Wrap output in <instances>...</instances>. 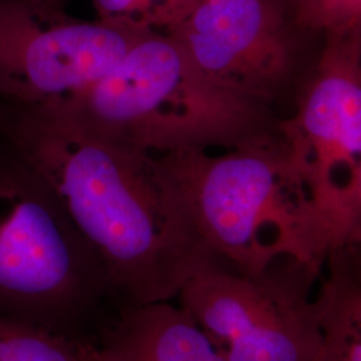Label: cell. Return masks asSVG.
Here are the masks:
<instances>
[{"label":"cell","instance_id":"6da1fadb","mask_svg":"<svg viewBox=\"0 0 361 361\" xmlns=\"http://www.w3.org/2000/svg\"><path fill=\"white\" fill-rule=\"evenodd\" d=\"M0 130L47 180L125 308L176 298L216 258L154 154L104 138L58 104H0Z\"/></svg>","mask_w":361,"mask_h":361},{"label":"cell","instance_id":"7a4b0ae2","mask_svg":"<svg viewBox=\"0 0 361 361\" xmlns=\"http://www.w3.org/2000/svg\"><path fill=\"white\" fill-rule=\"evenodd\" d=\"M154 155L221 262L249 276L280 261L323 271L335 235L277 128L228 147Z\"/></svg>","mask_w":361,"mask_h":361},{"label":"cell","instance_id":"3957f363","mask_svg":"<svg viewBox=\"0 0 361 361\" xmlns=\"http://www.w3.org/2000/svg\"><path fill=\"white\" fill-rule=\"evenodd\" d=\"M125 310L47 180L0 130V312L98 344Z\"/></svg>","mask_w":361,"mask_h":361},{"label":"cell","instance_id":"277c9868","mask_svg":"<svg viewBox=\"0 0 361 361\" xmlns=\"http://www.w3.org/2000/svg\"><path fill=\"white\" fill-rule=\"evenodd\" d=\"M107 140L149 154L228 147L279 116L205 77L168 34L145 32L107 74L58 104Z\"/></svg>","mask_w":361,"mask_h":361},{"label":"cell","instance_id":"5b68a950","mask_svg":"<svg viewBox=\"0 0 361 361\" xmlns=\"http://www.w3.org/2000/svg\"><path fill=\"white\" fill-rule=\"evenodd\" d=\"M322 273L280 261L249 276L216 258L176 298L228 361H324Z\"/></svg>","mask_w":361,"mask_h":361},{"label":"cell","instance_id":"8992f818","mask_svg":"<svg viewBox=\"0 0 361 361\" xmlns=\"http://www.w3.org/2000/svg\"><path fill=\"white\" fill-rule=\"evenodd\" d=\"M168 35L205 77L277 116L296 102L323 49L283 0H198Z\"/></svg>","mask_w":361,"mask_h":361},{"label":"cell","instance_id":"52a82bcc","mask_svg":"<svg viewBox=\"0 0 361 361\" xmlns=\"http://www.w3.org/2000/svg\"><path fill=\"white\" fill-rule=\"evenodd\" d=\"M145 32L80 20L44 0H0V104H67Z\"/></svg>","mask_w":361,"mask_h":361},{"label":"cell","instance_id":"ba28073f","mask_svg":"<svg viewBox=\"0 0 361 361\" xmlns=\"http://www.w3.org/2000/svg\"><path fill=\"white\" fill-rule=\"evenodd\" d=\"M277 133L338 247L361 168V44L324 42L292 111L279 118Z\"/></svg>","mask_w":361,"mask_h":361},{"label":"cell","instance_id":"9c48e42d","mask_svg":"<svg viewBox=\"0 0 361 361\" xmlns=\"http://www.w3.org/2000/svg\"><path fill=\"white\" fill-rule=\"evenodd\" d=\"M98 347L116 361H228L200 325L169 301L122 310Z\"/></svg>","mask_w":361,"mask_h":361},{"label":"cell","instance_id":"30bf717a","mask_svg":"<svg viewBox=\"0 0 361 361\" xmlns=\"http://www.w3.org/2000/svg\"><path fill=\"white\" fill-rule=\"evenodd\" d=\"M317 301L325 334L324 361H361V255L336 247L325 262Z\"/></svg>","mask_w":361,"mask_h":361},{"label":"cell","instance_id":"8fae6325","mask_svg":"<svg viewBox=\"0 0 361 361\" xmlns=\"http://www.w3.org/2000/svg\"><path fill=\"white\" fill-rule=\"evenodd\" d=\"M87 344L0 312V361H86Z\"/></svg>","mask_w":361,"mask_h":361},{"label":"cell","instance_id":"7c38bea8","mask_svg":"<svg viewBox=\"0 0 361 361\" xmlns=\"http://www.w3.org/2000/svg\"><path fill=\"white\" fill-rule=\"evenodd\" d=\"M298 26L324 42L361 44V0H288Z\"/></svg>","mask_w":361,"mask_h":361},{"label":"cell","instance_id":"4fadbf2b","mask_svg":"<svg viewBox=\"0 0 361 361\" xmlns=\"http://www.w3.org/2000/svg\"><path fill=\"white\" fill-rule=\"evenodd\" d=\"M98 19L135 31L168 34L186 18L171 0H92Z\"/></svg>","mask_w":361,"mask_h":361},{"label":"cell","instance_id":"5bb4252c","mask_svg":"<svg viewBox=\"0 0 361 361\" xmlns=\"http://www.w3.org/2000/svg\"><path fill=\"white\" fill-rule=\"evenodd\" d=\"M340 246H349L361 255V168L349 209L344 241Z\"/></svg>","mask_w":361,"mask_h":361},{"label":"cell","instance_id":"9a60e30c","mask_svg":"<svg viewBox=\"0 0 361 361\" xmlns=\"http://www.w3.org/2000/svg\"><path fill=\"white\" fill-rule=\"evenodd\" d=\"M86 361H116L113 357H110L104 350L99 348L95 344H87L86 349Z\"/></svg>","mask_w":361,"mask_h":361},{"label":"cell","instance_id":"2e32d148","mask_svg":"<svg viewBox=\"0 0 361 361\" xmlns=\"http://www.w3.org/2000/svg\"><path fill=\"white\" fill-rule=\"evenodd\" d=\"M47 3H51V4H58V6H63L62 4V0H44Z\"/></svg>","mask_w":361,"mask_h":361}]
</instances>
